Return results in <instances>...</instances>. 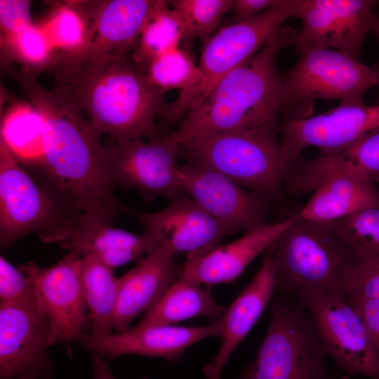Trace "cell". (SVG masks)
Instances as JSON below:
<instances>
[{
    "label": "cell",
    "mask_w": 379,
    "mask_h": 379,
    "mask_svg": "<svg viewBox=\"0 0 379 379\" xmlns=\"http://www.w3.org/2000/svg\"><path fill=\"white\" fill-rule=\"evenodd\" d=\"M11 78L39 113L44 124L41 156L26 169L62 210L89 214L112 222L137 212L114 196L105 145L84 113L60 89H48L36 75L8 67Z\"/></svg>",
    "instance_id": "1"
},
{
    "label": "cell",
    "mask_w": 379,
    "mask_h": 379,
    "mask_svg": "<svg viewBox=\"0 0 379 379\" xmlns=\"http://www.w3.org/2000/svg\"><path fill=\"white\" fill-rule=\"evenodd\" d=\"M48 69L55 74V86L100 135L115 141L160 134L155 119L166 106L164 92L152 84L128 56L57 53Z\"/></svg>",
    "instance_id": "2"
},
{
    "label": "cell",
    "mask_w": 379,
    "mask_h": 379,
    "mask_svg": "<svg viewBox=\"0 0 379 379\" xmlns=\"http://www.w3.org/2000/svg\"><path fill=\"white\" fill-rule=\"evenodd\" d=\"M298 31L281 26L260 51L188 110L170 138L179 144L200 135L279 127L282 85L277 60Z\"/></svg>",
    "instance_id": "3"
},
{
    "label": "cell",
    "mask_w": 379,
    "mask_h": 379,
    "mask_svg": "<svg viewBox=\"0 0 379 379\" xmlns=\"http://www.w3.org/2000/svg\"><path fill=\"white\" fill-rule=\"evenodd\" d=\"M276 295L302 302L317 293L342 296L358 265L324 223L295 215L293 223L270 246Z\"/></svg>",
    "instance_id": "4"
},
{
    "label": "cell",
    "mask_w": 379,
    "mask_h": 379,
    "mask_svg": "<svg viewBox=\"0 0 379 379\" xmlns=\"http://www.w3.org/2000/svg\"><path fill=\"white\" fill-rule=\"evenodd\" d=\"M269 326L257 355L239 379H334L310 310L274 294Z\"/></svg>",
    "instance_id": "5"
},
{
    "label": "cell",
    "mask_w": 379,
    "mask_h": 379,
    "mask_svg": "<svg viewBox=\"0 0 379 379\" xmlns=\"http://www.w3.org/2000/svg\"><path fill=\"white\" fill-rule=\"evenodd\" d=\"M279 127L204 135L179 143L189 164L219 172L260 197H279L285 168Z\"/></svg>",
    "instance_id": "6"
},
{
    "label": "cell",
    "mask_w": 379,
    "mask_h": 379,
    "mask_svg": "<svg viewBox=\"0 0 379 379\" xmlns=\"http://www.w3.org/2000/svg\"><path fill=\"white\" fill-rule=\"evenodd\" d=\"M302 0H277L255 18L220 29L205 39L197 65L200 80L191 89L181 92L160 114L161 126L176 124L230 72L260 51L291 17H298Z\"/></svg>",
    "instance_id": "7"
},
{
    "label": "cell",
    "mask_w": 379,
    "mask_h": 379,
    "mask_svg": "<svg viewBox=\"0 0 379 379\" xmlns=\"http://www.w3.org/2000/svg\"><path fill=\"white\" fill-rule=\"evenodd\" d=\"M280 113L286 121L309 118L318 99L362 102L365 93L379 85L378 67L338 51L314 48L300 53L298 63L281 72Z\"/></svg>",
    "instance_id": "8"
},
{
    "label": "cell",
    "mask_w": 379,
    "mask_h": 379,
    "mask_svg": "<svg viewBox=\"0 0 379 379\" xmlns=\"http://www.w3.org/2000/svg\"><path fill=\"white\" fill-rule=\"evenodd\" d=\"M78 217L60 208L0 142L1 251L33 232L50 244Z\"/></svg>",
    "instance_id": "9"
},
{
    "label": "cell",
    "mask_w": 379,
    "mask_h": 379,
    "mask_svg": "<svg viewBox=\"0 0 379 379\" xmlns=\"http://www.w3.org/2000/svg\"><path fill=\"white\" fill-rule=\"evenodd\" d=\"M82 255L69 250L54 265L41 267L34 262L18 266L31 277L39 310L48 330V346L81 342L88 309L80 278Z\"/></svg>",
    "instance_id": "10"
},
{
    "label": "cell",
    "mask_w": 379,
    "mask_h": 379,
    "mask_svg": "<svg viewBox=\"0 0 379 379\" xmlns=\"http://www.w3.org/2000/svg\"><path fill=\"white\" fill-rule=\"evenodd\" d=\"M379 131V105L343 102L320 114L286 121L279 127L285 173L307 147L319 149L318 157L333 156L364 137Z\"/></svg>",
    "instance_id": "11"
},
{
    "label": "cell",
    "mask_w": 379,
    "mask_h": 379,
    "mask_svg": "<svg viewBox=\"0 0 379 379\" xmlns=\"http://www.w3.org/2000/svg\"><path fill=\"white\" fill-rule=\"evenodd\" d=\"M105 147L115 186L134 189L147 199L161 197L171 201L185 194L178 177L179 144L168 135L147 141L111 140Z\"/></svg>",
    "instance_id": "12"
},
{
    "label": "cell",
    "mask_w": 379,
    "mask_h": 379,
    "mask_svg": "<svg viewBox=\"0 0 379 379\" xmlns=\"http://www.w3.org/2000/svg\"><path fill=\"white\" fill-rule=\"evenodd\" d=\"M301 302L310 310L327 354L340 370L379 379V359L365 324L345 298L317 293Z\"/></svg>",
    "instance_id": "13"
},
{
    "label": "cell",
    "mask_w": 379,
    "mask_h": 379,
    "mask_svg": "<svg viewBox=\"0 0 379 379\" xmlns=\"http://www.w3.org/2000/svg\"><path fill=\"white\" fill-rule=\"evenodd\" d=\"M374 0H302V26L291 46L297 53L314 48H333L359 59L370 32Z\"/></svg>",
    "instance_id": "14"
},
{
    "label": "cell",
    "mask_w": 379,
    "mask_h": 379,
    "mask_svg": "<svg viewBox=\"0 0 379 379\" xmlns=\"http://www.w3.org/2000/svg\"><path fill=\"white\" fill-rule=\"evenodd\" d=\"M140 222L158 239L160 245L186 260L201 256L219 245L227 236L239 230L204 209L183 194L164 209L138 213Z\"/></svg>",
    "instance_id": "15"
},
{
    "label": "cell",
    "mask_w": 379,
    "mask_h": 379,
    "mask_svg": "<svg viewBox=\"0 0 379 379\" xmlns=\"http://www.w3.org/2000/svg\"><path fill=\"white\" fill-rule=\"evenodd\" d=\"M48 341L40 312L0 305V379H53Z\"/></svg>",
    "instance_id": "16"
},
{
    "label": "cell",
    "mask_w": 379,
    "mask_h": 379,
    "mask_svg": "<svg viewBox=\"0 0 379 379\" xmlns=\"http://www.w3.org/2000/svg\"><path fill=\"white\" fill-rule=\"evenodd\" d=\"M178 177L185 194L238 230L247 232L267 223L263 197L248 192L225 175L187 163L180 166Z\"/></svg>",
    "instance_id": "17"
},
{
    "label": "cell",
    "mask_w": 379,
    "mask_h": 379,
    "mask_svg": "<svg viewBox=\"0 0 379 379\" xmlns=\"http://www.w3.org/2000/svg\"><path fill=\"white\" fill-rule=\"evenodd\" d=\"M157 0L75 1L87 27L82 52L128 56L135 49L144 25Z\"/></svg>",
    "instance_id": "18"
},
{
    "label": "cell",
    "mask_w": 379,
    "mask_h": 379,
    "mask_svg": "<svg viewBox=\"0 0 379 379\" xmlns=\"http://www.w3.org/2000/svg\"><path fill=\"white\" fill-rule=\"evenodd\" d=\"M209 325L195 327L153 326L131 328L125 333H112L101 337L85 334L81 344L86 350L113 359L124 354L161 357L178 361L191 345L210 337H220L223 318Z\"/></svg>",
    "instance_id": "19"
},
{
    "label": "cell",
    "mask_w": 379,
    "mask_h": 379,
    "mask_svg": "<svg viewBox=\"0 0 379 379\" xmlns=\"http://www.w3.org/2000/svg\"><path fill=\"white\" fill-rule=\"evenodd\" d=\"M99 217L81 214L50 244L65 250H76L114 268L130 262H139L159 246L158 239L145 230L138 234L111 226Z\"/></svg>",
    "instance_id": "20"
},
{
    "label": "cell",
    "mask_w": 379,
    "mask_h": 379,
    "mask_svg": "<svg viewBox=\"0 0 379 379\" xmlns=\"http://www.w3.org/2000/svg\"><path fill=\"white\" fill-rule=\"evenodd\" d=\"M176 254L160 245L118 278V298L114 319L115 333L128 331L130 324L148 312L182 275Z\"/></svg>",
    "instance_id": "21"
},
{
    "label": "cell",
    "mask_w": 379,
    "mask_h": 379,
    "mask_svg": "<svg viewBox=\"0 0 379 379\" xmlns=\"http://www.w3.org/2000/svg\"><path fill=\"white\" fill-rule=\"evenodd\" d=\"M295 219V215L283 221L265 223L201 256L186 260L180 278L208 286L234 281L255 258L276 241Z\"/></svg>",
    "instance_id": "22"
},
{
    "label": "cell",
    "mask_w": 379,
    "mask_h": 379,
    "mask_svg": "<svg viewBox=\"0 0 379 379\" xmlns=\"http://www.w3.org/2000/svg\"><path fill=\"white\" fill-rule=\"evenodd\" d=\"M274 291L275 271L270 247L253 279L227 308L222 317L220 348L202 368L205 379H221L222 370L231 354L263 313Z\"/></svg>",
    "instance_id": "23"
},
{
    "label": "cell",
    "mask_w": 379,
    "mask_h": 379,
    "mask_svg": "<svg viewBox=\"0 0 379 379\" xmlns=\"http://www.w3.org/2000/svg\"><path fill=\"white\" fill-rule=\"evenodd\" d=\"M339 174L359 175L379 186V131L333 156L313 159L300 157L289 172L288 183L295 194H304Z\"/></svg>",
    "instance_id": "24"
},
{
    "label": "cell",
    "mask_w": 379,
    "mask_h": 379,
    "mask_svg": "<svg viewBox=\"0 0 379 379\" xmlns=\"http://www.w3.org/2000/svg\"><path fill=\"white\" fill-rule=\"evenodd\" d=\"M371 207H379L377 185L359 175L339 174L325 180L298 213L326 223Z\"/></svg>",
    "instance_id": "25"
},
{
    "label": "cell",
    "mask_w": 379,
    "mask_h": 379,
    "mask_svg": "<svg viewBox=\"0 0 379 379\" xmlns=\"http://www.w3.org/2000/svg\"><path fill=\"white\" fill-rule=\"evenodd\" d=\"M226 310L227 307L215 302L208 288H202L200 284L180 278L133 328L170 326L197 317L215 322Z\"/></svg>",
    "instance_id": "26"
},
{
    "label": "cell",
    "mask_w": 379,
    "mask_h": 379,
    "mask_svg": "<svg viewBox=\"0 0 379 379\" xmlns=\"http://www.w3.org/2000/svg\"><path fill=\"white\" fill-rule=\"evenodd\" d=\"M80 278L91 324V337L112 332L118 298V279L114 269L88 255H82Z\"/></svg>",
    "instance_id": "27"
},
{
    "label": "cell",
    "mask_w": 379,
    "mask_h": 379,
    "mask_svg": "<svg viewBox=\"0 0 379 379\" xmlns=\"http://www.w3.org/2000/svg\"><path fill=\"white\" fill-rule=\"evenodd\" d=\"M44 124L32 105L13 103L1 123V140L26 170L39 159L42 150Z\"/></svg>",
    "instance_id": "28"
},
{
    "label": "cell",
    "mask_w": 379,
    "mask_h": 379,
    "mask_svg": "<svg viewBox=\"0 0 379 379\" xmlns=\"http://www.w3.org/2000/svg\"><path fill=\"white\" fill-rule=\"evenodd\" d=\"M182 41V31L176 14L168 1L157 0L131 54L132 62L144 74L155 58L180 46Z\"/></svg>",
    "instance_id": "29"
},
{
    "label": "cell",
    "mask_w": 379,
    "mask_h": 379,
    "mask_svg": "<svg viewBox=\"0 0 379 379\" xmlns=\"http://www.w3.org/2000/svg\"><path fill=\"white\" fill-rule=\"evenodd\" d=\"M324 224L357 264L379 256V207L367 208Z\"/></svg>",
    "instance_id": "30"
},
{
    "label": "cell",
    "mask_w": 379,
    "mask_h": 379,
    "mask_svg": "<svg viewBox=\"0 0 379 379\" xmlns=\"http://www.w3.org/2000/svg\"><path fill=\"white\" fill-rule=\"evenodd\" d=\"M1 48L4 67L9 62H18L23 69L36 75L48 69L56 55L41 25L34 24L15 35L1 36Z\"/></svg>",
    "instance_id": "31"
},
{
    "label": "cell",
    "mask_w": 379,
    "mask_h": 379,
    "mask_svg": "<svg viewBox=\"0 0 379 379\" xmlns=\"http://www.w3.org/2000/svg\"><path fill=\"white\" fill-rule=\"evenodd\" d=\"M169 5L182 31V41L189 44L197 38L207 39L217 29L233 0H173Z\"/></svg>",
    "instance_id": "32"
},
{
    "label": "cell",
    "mask_w": 379,
    "mask_h": 379,
    "mask_svg": "<svg viewBox=\"0 0 379 379\" xmlns=\"http://www.w3.org/2000/svg\"><path fill=\"white\" fill-rule=\"evenodd\" d=\"M144 74L152 84L164 93L171 89H178L180 93L187 91L200 80L198 65L180 46L155 58Z\"/></svg>",
    "instance_id": "33"
},
{
    "label": "cell",
    "mask_w": 379,
    "mask_h": 379,
    "mask_svg": "<svg viewBox=\"0 0 379 379\" xmlns=\"http://www.w3.org/2000/svg\"><path fill=\"white\" fill-rule=\"evenodd\" d=\"M53 48L58 53L76 54L87 44V27L84 18L72 2L57 6L41 25Z\"/></svg>",
    "instance_id": "34"
},
{
    "label": "cell",
    "mask_w": 379,
    "mask_h": 379,
    "mask_svg": "<svg viewBox=\"0 0 379 379\" xmlns=\"http://www.w3.org/2000/svg\"><path fill=\"white\" fill-rule=\"evenodd\" d=\"M0 305L21 307L41 313L31 277L3 256L0 257Z\"/></svg>",
    "instance_id": "35"
},
{
    "label": "cell",
    "mask_w": 379,
    "mask_h": 379,
    "mask_svg": "<svg viewBox=\"0 0 379 379\" xmlns=\"http://www.w3.org/2000/svg\"><path fill=\"white\" fill-rule=\"evenodd\" d=\"M350 296L379 300V256L357 265L346 291Z\"/></svg>",
    "instance_id": "36"
},
{
    "label": "cell",
    "mask_w": 379,
    "mask_h": 379,
    "mask_svg": "<svg viewBox=\"0 0 379 379\" xmlns=\"http://www.w3.org/2000/svg\"><path fill=\"white\" fill-rule=\"evenodd\" d=\"M30 1L25 0L0 1V27L1 36L18 34L33 25Z\"/></svg>",
    "instance_id": "37"
},
{
    "label": "cell",
    "mask_w": 379,
    "mask_h": 379,
    "mask_svg": "<svg viewBox=\"0 0 379 379\" xmlns=\"http://www.w3.org/2000/svg\"><path fill=\"white\" fill-rule=\"evenodd\" d=\"M346 299L361 315L379 359V300L358 296H350Z\"/></svg>",
    "instance_id": "38"
},
{
    "label": "cell",
    "mask_w": 379,
    "mask_h": 379,
    "mask_svg": "<svg viewBox=\"0 0 379 379\" xmlns=\"http://www.w3.org/2000/svg\"><path fill=\"white\" fill-rule=\"evenodd\" d=\"M277 0H233L232 24L255 18L274 5Z\"/></svg>",
    "instance_id": "39"
},
{
    "label": "cell",
    "mask_w": 379,
    "mask_h": 379,
    "mask_svg": "<svg viewBox=\"0 0 379 379\" xmlns=\"http://www.w3.org/2000/svg\"><path fill=\"white\" fill-rule=\"evenodd\" d=\"M92 353L93 379H117L105 357L99 353Z\"/></svg>",
    "instance_id": "40"
},
{
    "label": "cell",
    "mask_w": 379,
    "mask_h": 379,
    "mask_svg": "<svg viewBox=\"0 0 379 379\" xmlns=\"http://www.w3.org/2000/svg\"><path fill=\"white\" fill-rule=\"evenodd\" d=\"M370 32H373L379 40V12L373 13L371 21V28ZM378 74H379V67H378ZM377 105H379V95L377 98Z\"/></svg>",
    "instance_id": "41"
},
{
    "label": "cell",
    "mask_w": 379,
    "mask_h": 379,
    "mask_svg": "<svg viewBox=\"0 0 379 379\" xmlns=\"http://www.w3.org/2000/svg\"><path fill=\"white\" fill-rule=\"evenodd\" d=\"M339 379H350V378L347 375H345L340 377Z\"/></svg>",
    "instance_id": "42"
}]
</instances>
